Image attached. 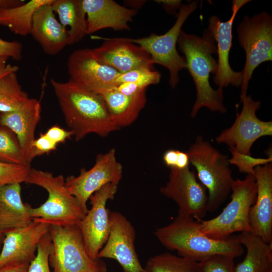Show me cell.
<instances>
[{"label": "cell", "mask_w": 272, "mask_h": 272, "mask_svg": "<svg viewBox=\"0 0 272 272\" xmlns=\"http://www.w3.org/2000/svg\"><path fill=\"white\" fill-rule=\"evenodd\" d=\"M50 225L33 220L29 225L8 231L0 252V267L19 263H30L35 258L38 243L49 232Z\"/></svg>", "instance_id": "ac0fdd59"}, {"label": "cell", "mask_w": 272, "mask_h": 272, "mask_svg": "<svg viewBox=\"0 0 272 272\" xmlns=\"http://www.w3.org/2000/svg\"><path fill=\"white\" fill-rule=\"evenodd\" d=\"M198 1H193L182 5L177 14V19L172 27L164 34H151L149 36L128 38L129 40L142 47L151 56L154 64L166 67L169 72V84L174 89L179 81V73L186 69L183 56L176 49L181 28L190 14L197 8Z\"/></svg>", "instance_id": "9c48e42d"}, {"label": "cell", "mask_w": 272, "mask_h": 272, "mask_svg": "<svg viewBox=\"0 0 272 272\" xmlns=\"http://www.w3.org/2000/svg\"><path fill=\"white\" fill-rule=\"evenodd\" d=\"M231 193V200L219 215L199 221L200 230L204 235L216 240H225L236 232H251L249 213L257 194L254 175L234 180Z\"/></svg>", "instance_id": "8992f818"}, {"label": "cell", "mask_w": 272, "mask_h": 272, "mask_svg": "<svg viewBox=\"0 0 272 272\" xmlns=\"http://www.w3.org/2000/svg\"><path fill=\"white\" fill-rule=\"evenodd\" d=\"M8 57H0V79L7 74L12 72H17L19 66L7 63Z\"/></svg>", "instance_id": "b9f144b4"}, {"label": "cell", "mask_w": 272, "mask_h": 272, "mask_svg": "<svg viewBox=\"0 0 272 272\" xmlns=\"http://www.w3.org/2000/svg\"><path fill=\"white\" fill-rule=\"evenodd\" d=\"M29 263L8 264L0 267V272H27Z\"/></svg>", "instance_id": "7bdbcfd3"}, {"label": "cell", "mask_w": 272, "mask_h": 272, "mask_svg": "<svg viewBox=\"0 0 272 272\" xmlns=\"http://www.w3.org/2000/svg\"><path fill=\"white\" fill-rule=\"evenodd\" d=\"M232 154L229 159L230 164L235 165L240 172L248 174H254V169L258 166H262L267 163H271V153L267 158H255L251 155H246L229 149Z\"/></svg>", "instance_id": "d6a6232c"}, {"label": "cell", "mask_w": 272, "mask_h": 272, "mask_svg": "<svg viewBox=\"0 0 272 272\" xmlns=\"http://www.w3.org/2000/svg\"><path fill=\"white\" fill-rule=\"evenodd\" d=\"M118 184L109 183L94 193L89 198L91 208L77 225L82 233L86 251L94 260L106 242L110 229V212L106 205L113 199Z\"/></svg>", "instance_id": "4fadbf2b"}, {"label": "cell", "mask_w": 272, "mask_h": 272, "mask_svg": "<svg viewBox=\"0 0 272 272\" xmlns=\"http://www.w3.org/2000/svg\"><path fill=\"white\" fill-rule=\"evenodd\" d=\"M26 183L39 186L48 193L45 202L30 208L32 220L50 226H65L77 224L85 217L86 213L69 192L63 175L31 168Z\"/></svg>", "instance_id": "277c9868"}, {"label": "cell", "mask_w": 272, "mask_h": 272, "mask_svg": "<svg viewBox=\"0 0 272 272\" xmlns=\"http://www.w3.org/2000/svg\"><path fill=\"white\" fill-rule=\"evenodd\" d=\"M1 126V122H0V126Z\"/></svg>", "instance_id": "7dc6e473"}, {"label": "cell", "mask_w": 272, "mask_h": 272, "mask_svg": "<svg viewBox=\"0 0 272 272\" xmlns=\"http://www.w3.org/2000/svg\"><path fill=\"white\" fill-rule=\"evenodd\" d=\"M256 198L249 213L251 232L272 244V164L255 168Z\"/></svg>", "instance_id": "d6986e66"}, {"label": "cell", "mask_w": 272, "mask_h": 272, "mask_svg": "<svg viewBox=\"0 0 272 272\" xmlns=\"http://www.w3.org/2000/svg\"><path fill=\"white\" fill-rule=\"evenodd\" d=\"M98 94L102 97L112 121L119 129L131 124L147 101L146 90L134 96H127L113 86L102 90Z\"/></svg>", "instance_id": "603a6c76"}, {"label": "cell", "mask_w": 272, "mask_h": 272, "mask_svg": "<svg viewBox=\"0 0 272 272\" xmlns=\"http://www.w3.org/2000/svg\"><path fill=\"white\" fill-rule=\"evenodd\" d=\"M25 3L22 0H0V11L20 6Z\"/></svg>", "instance_id": "ee69618b"}, {"label": "cell", "mask_w": 272, "mask_h": 272, "mask_svg": "<svg viewBox=\"0 0 272 272\" xmlns=\"http://www.w3.org/2000/svg\"><path fill=\"white\" fill-rule=\"evenodd\" d=\"M51 6L60 23L67 29L69 27L70 45L79 42L88 35L82 0H54Z\"/></svg>", "instance_id": "484cf974"}, {"label": "cell", "mask_w": 272, "mask_h": 272, "mask_svg": "<svg viewBox=\"0 0 272 272\" xmlns=\"http://www.w3.org/2000/svg\"><path fill=\"white\" fill-rule=\"evenodd\" d=\"M51 5H43L35 12L30 34L46 54L55 55L70 45V38L68 29L56 19Z\"/></svg>", "instance_id": "7402d4cb"}, {"label": "cell", "mask_w": 272, "mask_h": 272, "mask_svg": "<svg viewBox=\"0 0 272 272\" xmlns=\"http://www.w3.org/2000/svg\"><path fill=\"white\" fill-rule=\"evenodd\" d=\"M234 257L227 255H214L198 261L200 272H234Z\"/></svg>", "instance_id": "e575fe53"}, {"label": "cell", "mask_w": 272, "mask_h": 272, "mask_svg": "<svg viewBox=\"0 0 272 272\" xmlns=\"http://www.w3.org/2000/svg\"><path fill=\"white\" fill-rule=\"evenodd\" d=\"M177 43L195 85L196 98L191 117H195L202 107L212 112L225 113L227 108L223 104V88L213 89L209 81L210 74L215 75L218 68L217 61L213 57V54L217 53V46L211 33L207 28L202 37H199L181 30Z\"/></svg>", "instance_id": "7a4b0ae2"}, {"label": "cell", "mask_w": 272, "mask_h": 272, "mask_svg": "<svg viewBox=\"0 0 272 272\" xmlns=\"http://www.w3.org/2000/svg\"><path fill=\"white\" fill-rule=\"evenodd\" d=\"M249 2V0L233 1L232 13L227 21H222L216 15L212 16L209 19L208 29L217 43L218 68L213 80L219 87L223 88L229 85L238 87L242 85L243 72L233 71L229 64V58L232 46V27L235 17L240 8Z\"/></svg>", "instance_id": "2e32d148"}, {"label": "cell", "mask_w": 272, "mask_h": 272, "mask_svg": "<svg viewBox=\"0 0 272 272\" xmlns=\"http://www.w3.org/2000/svg\"><path fill=\"white\" fill-rule=\"evenodd\" d=\"M31 169V165L0 162V188L9 184L26 182Z\"/></svg>", "instance_id": "836d02e7"}, {"label": "cell", "mask_w": 272, "mask_h": 272, "mask_svg": "<svg viewBox=\"0 0 272 272\" xmlns=\"http://www.w3.org/2000/svg\"><path fill=\"white\" fill-rule=\"evenodd\" d=\"M144 272H200L198 261L166 252L150 257Z\"/></svg>", "instance_id": "83f0119b"}, {"label": "cell", "mask_w": 272, "mask_h": 272, "mask_svg": "<svg viewBox=\"0 0 272 272\" xmlns=\"http://www.w3.org/2000/svg\"><path fill=\"white\" fill-rule=\"evenodd\" d=\"M160 191L176 203L179 213L200 221L208 212L207 190L189 167L183 169L170 168L168 180Z\"/></svg>", "instance_id": "7c38bea8"}, {"label": "cell", "mask_w": 272, "mask_h": 272, "mask_svg": "<svg viewBox=\"0 0 272 272\" xmlns=\"http://www.w3.org/2000/svg\"><path fill=\"white\" fill-rule=\"evenodd\" d=\"M197 178L208 191V212H213L231 192L233 183L229 159L198 135L186 151Z\"/></svg>", "instance_id": "5b68a950"}, {"label": "cell", "mask_w": 272, "mask_h": 272, "mask_svg": "<svg viewBox=\"0 0 272 272\" xmlns=\"http://www.w3.org/2000/svg\"><path fill=\"white\" fill-rule=\"evenodd\" d=\"M155 2L161 5L170 14H175L176 10H179L182 6V2L179 0H159Z\"/></svg>", "instance_id": "60d3db41"}, {"label": "cell", "mask_w": 272, "mask_h": 272, "mask_svg": "<svg viewBox=\"0 0 272 272\" xmlns=\"http://www.w3.org/2000/svg\"><path fill=\"white\" fill-rule=\"evenodd\" d=\"M20 183H15L0 188V231L10 230L31 224V206L23 202Z\"/></svg>", "instance_id": "cb8c5ba5"}, {"label": "cell", "mask_w": 272, "mask_h": 272, "mask_svg": "<svg viewBox=\"0 0 272 272\" xmlns=\"http://www.w3.org/2000/svg\"><path fill=\"white\" fill-rule=\"evenodd\" d=\"M179 150L170 149L165 152L163 159L165 164L170 168H176L179 159Z\"/></svg>", "instance_id": "ab89813d"}, {"label": "cell", "mask_w": 272, "mask_h": 272, "mask_svg": "<svg viewBox=\"0 0 272 272\" xmlns=\"http://www.w3.org/2000/svg\"><path fill=\"white\" fill-rule=\"evenodd\" d=\"M104 42L92 49L96 58L120 74L146 68L154 70V63L149 54L128 38H102Z\"/></svg>", "instance_id": "e0dca14e"}, {"label": "cell", "mask_w": 272, "mask_h": 272, "mask_svg": "<svg viewBox=\"0 0 272 272\" xmlns=\"http://www.w3.org/2000/svg\"><path fill=\"white\" fill-rule=\"evenodd\" d=\"M234 237L246 250L243 260L235 265L234 272H272V244L250 232Z\"/></svg>", "instance_id": "d4e9b609"}, {"label": "cell", "mask_w": 272, "mask_h": 272, "mask_svg": "<svg viewBox=\"0 0 272 272\" xmlns=\"http://www.w3.org/2000/svg\"><path fill=\"white\" fill-rule=\"evenodd\" d=\"M115 88L120 93L127 96L137 95L147 88L130 82L117 84L115 86Z\"/></svg>", "instance_id": "f35d334b"}, {"label": "cell", "mask_w": 272, "mask_h": 272, "mask_svg": "<svg viewBox=\"0 0 272 272\" xmlns=\"http://www.w3.org/2000/svg\"><path fill=\"white\" fill-rule=\"evenodd\" d=\"M55 143L48 139L44 133H42L32 143L34 156H40L54 150L57 147Z\"/></svg>", "instance_id": "8d00e7d4"}, {"label": "cell", "mask_w": 272, "mask_h": 272, "mask_svg": "<svg viewBox=\"0 0 272 272\" xmlns=\"http://www.w3.org/2000/svg\"><path fill=\"white\" fill-rule=\"evenodd\" d=\"M146 1H125L126 7L137 10L141 8L146 3Z\"/></svg>", "instance_id": "f6af8a7d"}, {"label": "cell", "mask_w": 272, "mask_h": 272, "mask_svg": "<svg viewBox=\"0 0 272 272\" xmlns=\"http://www.w3.org/2000/svg\"><path fill=\"white\" fill-rule=\"evenodd\" d=\"M154 234L168 250L196 261L218 254L236 258L244 252V247L234 236L225 240L211 238L201 232L199 221L179 213L171 223L157 228Z\"/></svg>", "instance_id": "3957f363"}, {"label": "cell", "mask_w": 272, "mask_h": 272, "mask_svg": "<svg viewBox=\"0 0 272 272\" xmlns=\"http://www.w3.org/2000/svg\"><path fill=\"white\" fill-rule=\"evenodd\" d=\"M242 109L233 124L225 129L216 138L219 144L227 145L229 149L239 153L251 155V149L258 139L272 135V121L258 118L256 111L261 102L254 100L251 95L240 97Z\"/></svg>", "instance_id": "30bf717a"}, {"label": "cell", "mask_w": 272, "mask_h": 272, "mask_svg": "<svg viewBox=\"0 0 272 272\" xmlns=\"http://www.w3.org/2000/svg\"><path fill=\"white\" fill-rule=\"evenodd\" d=\"M70 79L83 87L98 94L102 90L116 86L120 74L114 68L99 61L92 49L75 50L67 62Z\"/></svg>", "instance_id": "9a60e30c"}, {"label": "cell", "mask_w": 272, "mask_h": 272, "mask_svg": "<svg viewBox=\"0 0 272 272\" xmlns=\"http://www.w3.org/2000/svg\"><path fill=\"white\" fill-rule=\"evenodd\" d=\"M52 250V243L49 232L40 240L35 258L30 263L27 272H52L50 270L49 257Z\"/></svg>", "instance_id": "1f68e13d"}, {"label": "cell", "mask_w": 272, "mask_h": 272, "mask_svg": "<svg viewBox=\"0 0 272 272\" xmlns=\"http://www.w3.org/2000/svg\"><path fill=\"white\" fill-rule=\"evenodd\" d=\"M110 233L108 239L99 252V258L115 260L123 272H144L135 250V229L121 213L110 212Z\"/></svg>", "instance_id": "5bb4252c"}, {"label": "cell", "mask_w": 272, "mask_h": 272, "mask_svg": "<svg viewBox=\"0 0 272 272\" xmlns=\"http://www.w3.org/2000/svg\"><path fill=\"white\" fill-rule=\"evenodd\" d=\"M49 232L52 243L49 263L52 272H107L102 259L94 260L88 254L77 224L50 225Z\"/></svg>", "instance_id": "52a82bcc"}, {"label": "cell", "mask_w": 272, "mask_h": 272, "mask_svg": "<svg viewBox=\"0 0 272 272\" xmlns=\"http://www.w3.org/2000/svg\"><path fill=\"white\" fill-rule=\"evenodd\" d=\"M23 47L20 41H9L0 38V57L6 56L20 60L22 58Z\"/></svg>", "instance_id": "d590c367"}, {"label": "cell", "mask_w": 272, "mask_h": 272, "mask_svg": "<svg viewBox=\"0 0 272 272\" xmlns=\"http://www.w3.org/2000/svg\"><path fill=\"white\" fill-rule=\"evenodd\" d=\"M4 238V234L0 231V249L2 248Z\"/></svg>", "instance_id": "bcb514c9"}, {"label": "cell", "mask_w": 272, "mask_h": 272, "mask_svg": "<svg viewBox=\"0 0 272 272\" xmlns=\"http://www.w3.org/2000/svg\"><path fill=\"white\" fill-rule=\"evenodd\" d=\"M54 0H31L22 5L0 11V26L8 28L16 35L30 34L33 18L41 6L52 4Z\"/></svg>", "instance_id": "4316f807"}, {"label": "cell", "mask_w": 272, "mask_h": 272, "mask_svg": "<svg viewBox=\"0 0 272 272\" xmlns=\"http://www.w3.org/2000/svg\"><path fill=\"white\" fill-rule=\"evenodd\" d=\"M238 40L246 59L240 97L247 95L249 81L261 63L272 60V18L265 12L252 17L245 16L237 26Z\"/></svg>", "instance_id": "ba28073f"}, {"label": "cell", "mask_w": 272, "mask_h": 272, "mask_svg": "<svg viewBox=\"0 0 272 272\" xmlns=\"http://www.w3.org/2000/svg\"><path fill=\"white\" fill-rule=\"evenodd\" d=\"M41 106L39 100L30 98L18 109L0 115L1 126L10 129L16 136L26 160L30 165L35 158L32 143L41 118Z\"/></svg>", "instance_id": "ffe728a7"}, {"label": "cell", "mask_w": 272, "mask_h": 272, "mask_svg": "<svg viewBox=\"0 0 272 272\" xmlns=\"http://www.w3.org/2000/svg\"><path fill=\"white\" fill-rule=\"evenodd\" d=\"M161 77V74L154 70L146 68L137 69L120 74L115 82L116 84L130 82L147 88L151 85L158 84L160 81Z\"/></svg>", "instance_id": "4dcf8cb0"}, {"label": "cell", "mask_w": 272, "mask_h": 272, "mask_svg": "<svg viewBox=\"0 0 272 272\" xmlns=\"http://www.w3.org/2000/svg\"><path fill=\"white\" fill-rule=\"evenodd\" d=\"M122 173L123 167L117 159L115 150L111 148L98 155L95 164L89 170L83 168L78 176H68L65 179V185L87 214V203L90 197L108 183L118 184Z\"/></svg>", "instance_id": "8fae6325"}, {"label": "cell", "mask_w": 272, "mask_h": 272, "mask_svg": "<svg viewBox=\"0 0 272 272\" xmlns=\"http://www.w3.org/2000/svg\"><path fill=\"white\" fill-rule=\"evenodd\" d=\"M28 98L19 83L17 72L9 73L0 79V112L15 111Z\"/></svg>", "instance_id": "f1b7e54d"}, {"label": "cell", "mask_w": 272, "mask_h": 272, "mask_svg": "<svg viewBox=\"0 0 272 272\" xmlns=\"http://www.w3.org/2000/svg\"><path fill=\"white\" fill-rule=\"evenodd\" d=\"M82 2L87 16L88 35L105 28L129 30L128 23L137 13V10L113 0H82Z\"/></svg>", "instance_id": "44dd1931"}, {"label": "cell", "mask_w": 272, "mask_h": 272, "mask_svg": "<svg viewBox=\"0 0 272 272\" xmlns=\"http://www.w3.org/2000/svg\"><path fill=\"white\" fill-rule=\"evenodd\" d=\"M66 124L76 141L90 133L105 137L119 128L112 121L102 97L71 80L50 81Z\"/></svg>", "instance_id": "6da1fadb"}, {"label": "cell", "mask_w": 272, "mask_h": 272, "mask_svg": "<svg viewBox=\"0 0 272 272\" xmlns=\"http://www.w3.org/2000/svg\"><path fill=\"white\" fill-rule=\"evenodd\" d=\"M44 134L56 145L63 143L74 135L71 130H66L57 125L51 126Z\"/></svg>", "instance_id": "74e56055"}, {"label": "cell", "mask_w": 272, "mask_h": 272, "mask_svg": "<svg viewBox=\"0 0 272 272\" xmlns=\"http://www.w3.org/2000/svg\"><path fill=\"white\" fill-rule=\"evenodd\" d=\"M0 162L30 165L26 160L16 135L8 128L0 126Z\"/></svg>", "instance_id": "f546056e"}]
</instances>
